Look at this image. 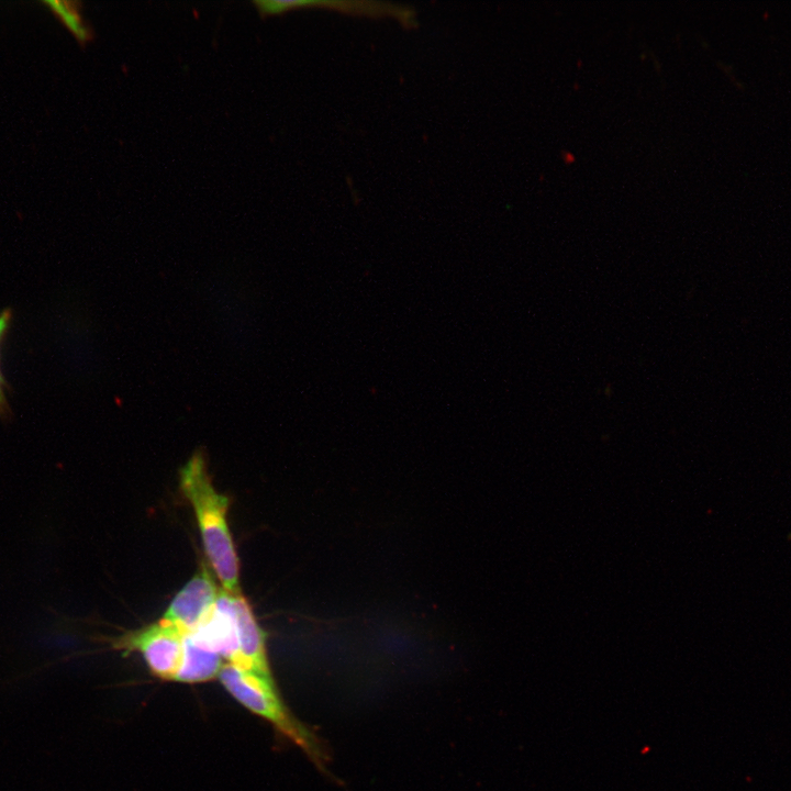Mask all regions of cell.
Instances as JSON below:
<instances>
[{
    "label": "cell",
    "mask_w": 791,
    "mask_h": 791,
    "mask_svg": "<svg viewBox=\"0 0 791 791\" xmlns=\"http://www.w3.org/2000/svg\"><path fill=\"white\" fill-rule=\"evenodd\" d=\"M11 320V313L9 310H4L2 313H0V345L1 341L8 330L9 323ZM7 406L5 397H4V382L3 377L0 369V413L4 411Z\"/></svg>",
    "instance_id": "obj_9"
},
{
    "label": "cell",
    "mask_w": 791,
    "mask_h": 791,
    "mask_svg": "<svg viewBox=\"0 0 791 791\" xmlns=\"http://www.w3.org/2000/svg\"><path fill=\"white\" fill-rule=\"evenodd\" d=\"M48 8L62 20L65 26L76 36L80 43H86L91 37V32L87 27L74 7L75 3L68 1L48 0L44 2Z\"/></svg>",
    "instance_id": "obj_8"
},
{
    "label": "cell",
    "mask_w": 791,
    "mask_h": 791,
    "mask_svg": "<svg viewBox=\"0 0 791 791\" xmlns=\"http://www.w3.org/2000/svg\"><path fill=\"white\" fill-rule=\"evenodd\" d=\"M189 634L200 645L220 655L227 664L235 665L239 658V646L232 593L220 590L212 611Z\"/></svg>",
    "instance_id": "obj_5"
},
{
    "label": "cell",
    "mask_w": 791,
    "mask_h": 791,
    "mask_svg": "<svg viewBox=\"0 0 791 791\" xmlns=\"http://www.w3.org/2000/svg\"><path fill=\"white\" fill-rule=\"evenodd\" d=\"M223 665L220 655L200 645L190 634H186L182 666L176 681L186 683L209 681L219 677Z\"/></svg>",
    "instance_id": "obj_7"
},
{
    "label": "cell",
    "mask_w": 791,
    "mask_h": 791,
    "mask_svg": "<svg viewBox=\"0 0 791 791\" xmlns=\"http://www.w3.org/2000/svg\"><path fill=\"white\" fill-rule=\"evenodd\" d=\"M183 637V633L161 619L120 635L110 643L114 649L124 653L138 651L152 675L165 681H176L182 666Z\"/></svg>",
    "instance_id": "obj_3"
},
{
    "label": "cell",
    "mask_w": 791,
    "mask_h": 791,
    "mask_svg": "<svg viewBox=\"0 0 791 791\" xmlns=\"http://www.w3.org/2000/svg\"><path fill=\"white\" fill-rule=\"evenodd\" d=\"M219 679L223 688L241 705L269 722L275 729L299 746L308 757L324 770L326 755L317 738L289 711L272 677L224 664Z\"/></svg>",
    "instance_id": "obj_2"
},
{
    "label": "cell",
    "mask_w": 791,
    "mask_h": 791,
    "mask_svg": "<svg viewBox=\"0 0 791 791\" xmlns=\"http://www.w3.org/2000/svg\"><path fill=\"white\" fill-rule=\"evenodd\" d=\"M220 589L208 569H202L175 595L163 620L181 633L193 632L212 611Z\"/></svg>",
    "instance_id": "obj_4"
},
{
    "label": "cell",
    "mask_w": 791,
    "mask_h": 791,
    "mask_svg": "<svg viewBox=\"0 0 791 791\" xmlns=\"http://www.w3.org/2000/svg\"><path fill=\"white\" fill-rule=\"evenodd\" d=\"M232 598L239 646V658L234 666L271 677L266 654L265 634L256 622L248 601L239 592L232 593Z\"/></svg>",
    "instance_id": "obj_6"
},
{
    "label": "cell",
    "mask_w": 791,
    "mask_h": 791,
    "mask_svg": "<svg viewBox=\"0 0 791 791\" xmlns=\"http://www.w3.org/2000/svg\"><path fill=\"white\" fill-rule=\"evenodd\" d=\"M179 483L193 508L207 558L223 590L239 592V564L226 522L230 501L213 487L202 450H196L180 468Z\"/></svg>",
    "instance_id": "obj_1"
}]
</instances>
